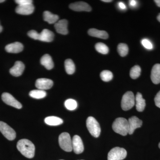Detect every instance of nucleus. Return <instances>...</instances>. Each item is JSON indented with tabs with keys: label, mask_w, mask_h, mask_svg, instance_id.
I'll list each match as a JSON object with an SVG mask.
<instances>
[{
	"label": "nucleus",
	"mask_w": 160,
	"mask_h": 160,
	"mask_svg": "<svg viewBox=\"0 0 160 160\" xmlns=\"http://www.w3.org/2000/svg\"><path fill=\"white\" fill-rule=\"evenodd\" d=\"M17 147L24 156L28 158L34 157L35 147L34 144L29 140L26 139L19 140L17 143Z\"/></svg>",
	"instance_id": "f257e3e1"
},
{
	"label": "nucleus",
	"mask_w": 160,
	"mask_h": 160,
	"mask_svg": "<svg viewBox=\"0 0 160 160\" xmlns=\"http://www.w3.org/2000/svg\"><path fill=\"white\" fill-rule=\"evenodd\" d=\"M28 35L33 39L47 42H51L54 38V33L47 29H44L41 33H38L35 30H30L28 32Z\"/></svg>",
	"instance_id": "f03ea898"
},
{
	"label": "nucleus",
	"mask_w": 160,
	"mask_h": 160,
	"mask_svg": "<svg viewBox=\"0 0 160 160\" xmlns=\"http://www.w3.org/2000/svg\"><path fill=\"white\" fill-rule=\"evenodd\" d=\"M113 131L121 135L126 136L129 132V126L128 121L123 118H117L112 126Z\"/></svg>",
	"instance_id": "7ed1b4c3"
},
{
	"label": "nucleus",
	"mask_w": 160,
	"mask_h": 160,
	"mask_svg": "<svg viewBox=\"0 0 160 160\" xmlns=\"http://www.w3.org/2000/svg\"><path fill=\"white\" fill-rule=\"evenodd\" d=\"M86 126L90 134L95 138H98L101 133V128L98 121L92 117H89L86 120Z\"/></svg>",
	"instance_id": "20e7f679"
},
{
	"label": "nucleus",
	"mask_w": 160,
	"mask_h": 160,
	"mask_svg": "<svg viewBox=\"0 0 160 160\" xmlns=\"http://www.w3.org/2000/svg\"><path fill=\"white\" fill-rule=\"evenodd\" d=\"M135 103L134 94L131 91H128L123 96L121 106L123 110L127 111L133 107Z\"/></svg>",
	"instance_id": "39448f33"
},
{
	"label": "nucleus",
	"mask_w": 160,
	"mask_h": 160,
	"mask_svg": "<svg viewBox=\"0 0 160 160\" xmlns=\"http://www.w3.org/2000/svg\"><path fill=\"white\" fill-rule=\"evenodd\" d=\"M59 144L61 148L66 152H71L72 150V140L70 135L67 132H63L59 137Z\"/></svg>",
	"instance_id": "423d86ee"
},
{
	"label": "nucleus",
	"mask_w": 160,
	"mask_h": 160,
	"mask_svg": "<svg viewBox=\"0 0 160 160\" xmlns=\"http://www.w3.org/2000/svg\"><path fill=\"white\" fill-rule=\"evenodd\" d=\"M127 152L124 148L115 147L109 152L108 160H122L126 157Z\"/></svg>",
	"instance_id": "0eeeda50"
},
{
	"label": "nucleus",
	"mask_w": 160,
	"mask_h": 160,
	"mask_svg": "<svg viewBox=\"0 0 160 160\" xmlns=\"http://www.w3.org/2000/svg\"><path fill=\"white\" fill-rule=\"evenodd\" d=\"M0 132L9 141L15 139L16 137L15 131L6 123L0 121Z\"/></svg>",
	"instance_id": "6e6552de"
},
{
	"label": "nucleus",
	"mask_w": 160,
	"mask_h": 160,
	"mask_svg": "<svg viewBox=\"0 0 160 160\" xmlns=\"http://www.w3.org/2000/svg\"><path fill=\"white\" fill-rule=\"evenodd\" d=\"M2 100L7 105L12 106L17 109H20L22 108V105L11 94L8 92H4L2 95Z\"/></svg>",
	"instance_id": "1a4fd4ad"
},
{
	"label": "nucleus",
	"mask_w": 160,
	"mask_h": 160,
	"mask_svg": "<svg viewBox=\"0 0 160 160\" xmlns=\"http://www.w3.org/2000/svg\"><path fill=\"white\" fill-rule=\"evenodd\" d=\"M72 150L76 154H80L84 151L82 141L79 136L75 135L72 138Z\"/></svg>",
	"instance_id": "9d476101"
},
{
	"label": "nucleus",
	"mask_w": 160,
	"mask_h": 160,
	"mask_svg": "<svg viewBox=\"0 0 160 160\" xmlns=\"http://www.w3.org/2000/svg\"><path fill=\"white\" fill-rule=\"evenodd\" d=\"M69 8L75 11H91V7L89 4L83 2H76L72 3L69 6Z\"/></svg>",
	"instance_id": "9b49d317"
},
{
	"label": "nucleus",
	"mask_w": 160,
	"mask_h": 160,
	"mask_svg": "<svg viewBox=\"0 0 160 160\" xmlns=\"http://www.w3.org/2000/svg\"><path fill=\"white\" fill-rule=\"evenodd\" d=\"M52 80L47 78H39L36 82V87L38 89L44 90L51 89L53 86Z\"/></svg>",
	"instance_id": "f8f14e48"
},
{
	"label": "nucleus",
	"mask_w": 160,
	"mask_h": 160,
	"mask_svg": "<svg viewBox=\"0 0 160 160\" xmlns=\"http://www.w3.org/2000/svg\"><path fill=\"white\" fill-rule=\"evenodd\" d=\"M34 6L33 4L26 5H18L15 9V11L18 14L28 15L33 13Z\"/></svg>",
	"instance_id": "ddd939ff"
},
{
	"label": "nucleus",
	"mask_w": 160,
	"mask_h": 160,
	"mask_svg": "<svg viewBox=\"0 0 160 160\" xmlns=\"http://www.w3.org/2000/svg\"><path fill=\"white\" fill-rule=\"evenodd\" d=\"M129 126V134H132L135 130L140 128L142 125V121L136 116H132L129 118L128 121Z\"/></svg>",
	"instance_id": "4468645a"
},
{
	"label": "nucleus",
	"mask_w": 160,
	"mask_h": 160,
	"mask_svg": "<svg viewBox=\"0 0 160 160\" xmlns=\"http://www.w3.org/2000/svg\"><path fill=\"white\" fill-rule=\"evenodd\" d=\"M55 29L58 33L62 35L68 33V21L66 19H62L58 21L54 25Z\"/></svg>",
	"instance_id": "2eb2a0df"
},
{
	"label": "nucleus",
	"mask_w": 160,
	"mask_h": 160,
	"mask_svg": "<svg viewBox=\"0 0 160 160\" xmlns=\"http://www.w3.org/2000/svg\"><path fill=\"white\" fill-rule=\"evenodd\" d=\"M25 66L22 62L17 61L15 63L14 66L9 70L12 75L14 77H19L22 74Z\"/></svg>",
	"instance_id": "dca6fc26"
},
{
	"label": "nucleus",
	"mask_w": 160,
	"mask_h": 160,
	"mask_svg": "<svg viewBox=\"0 0 160 160\" xmlns=\"http://www.w3.org/2000/svg\"><path fill=\"white\" fill-rule=\"evenodd\" d=\"M24 49V46L22 43L19 42L8 44L6 46V50L9 53H17L21 52Z\"/></svg>",
	"instance_id": "f3484780"
},
{
	"label": "nucleus",
	"mask_w": 160,
	"mask_h": 160,
	"mask_svg": "<svg viewBox=\"0 0 160 160\" xmlns=\"http://www.w3.org/2000/svg\"><path fill=\"white\" fill-rule=\"evenodd\" d=\"M151 79L152 82L155 84L160 83V64L155 65L152 69Z\"/></svg>",
	"instance_id": "a211bd4d"
},
{
	"label": "nucleus",
	"mask_w": 160,
	"mask_h": 160,
	"mask_svg": "<svg viewBox=\"0 0 160 160\" xmlns=\"http://www.w3.org/2000/svg\"><path fill=\"white\" fill-rule=\"evenodd\" d=\"M88 34L93 37L107 39L109 37L108 33L104 30H99L96 29H90L88 30Z\"/></svg>",
	"instance_id": "6ab92c4d"
},
{
	"label": "nucleus",
	"mask_w": 160,
	"mask_h": 160,
	"mask_svg": "<svg viewBox=\"0 0 160 160\" xmlns=\"http://www.w3.org/2000/svg\"><path fill=\"white\" fill-rule=\"evenodd\" d=\"M136 107L137 110L140 112L144 111L146 107V101L143 99L142 95L140 92H138L135 98Z\"/></svg>",
	"instance_id": "aec40b11"
},
{
	"label": "nucleus",
	"mask_w": 160,
	"mask_h": 160,
	"mask_svg": "<svg viewBox=\"0 0 160 160\" xmlns=\"http://www.w3.org/2000/svg\"><path fill=\"white\" fill-rule=\"evenodd\" d=\"M41 63L48 70L52 69L54 66L52 58L49 54H45L42 57L41 59Z\"/></svg>",
	"instance_id": "412c9836"
},
{
	"label": "nucleus",
	"mask_w": 160,
	"mask_h": 160,
	"mask_svg": "<svg viewBox=\"0 0 160 160\" xmlns=\"http://www.w3.org/2000/svg\"><path fill=\"white\" fill-rule=\"evenodd\" d=\"M43 18L44 21L49 24H55L59 19L58 16L52 14L49 11H46L43 13Z\"/></svg>",
	"instance_id": "4be33fe9"
},
{
	"label": "nucleus",
	"mask_w": 160,
	"mask_h": 160,
	"mask_svg": "<svg viewBox=\"0 0 160 160\" xmlns=\"http://www.w3.org/2000/svg\"><path fill=\"white\" fill-rule=\"evenodd\" d=\"M45 122L47 125L51 126H57L63 123L62 119L55 116L48 117L45 119Z\"/></svg>",
	"instance_id": "5701e85b"
},
{
	"label": "nucleus",
	"mask_w": 160,
	"mask_h": 160,
	"mask_svg": "<svg viewBox=\"0 0 160 160\" xmlns=\"http://www.w3.org/2000/svg\"><path fill=\"white\" fill-rule=\"evenodd\" d=\"M65 67L67 74H73L75 71V66L73 61L70 59L66 60L65 62Z\"/></svg>",
	"instance_id": "b1692460"
},
{
	"label": "nucleus",
	"mask_w": 160,
	"mask_h": 160,
	"mask_svg": "<svg viewBox=\"0 0 160 160\" xmlns=\"http://www.w3.org/2000/svg\"><path fill=\"white\" fill-rule=\"evenodd\" d=\"M31 97L35 99H42L45 98L46 96V92L41 89L33 90L30 91L29 93Z\"/></svg>",
	"instance_id": "393cba45"
},
{
	"label": "nucleus",
	"mask_w": 160,
	"mask_h": 160,
	"mask_svg": "<svg viewBox=\"0 0 160 160\" xmlns=\"http://www.w3.org/2000/svg\"><path fill=\"white\" fill-rule=\"evenodd\" d=\"M95 49L98 52L103 54H107L109 51L108 46L103 43H97L95 45Z\"/></svg>",
	"instance_id": "a878e982"
},
{
	"label": "nucleus",
	"mask_w": 160,
	"mask_h": 160,
	"mask_svg": "<svg viewBox=\"0 0 160 160\" xmlns=\"http://www.w3.org/2000/svg\"><path fill=\"white\" fill-rule=\"evenodd\" d=\"M118 51L121 56L125 57L128 53L129 48L126 44L120 43L118 46Z\"/></svg>",
	"instance_id": "bb28decb"
},
{
	"label": "nucleus",
	"mask_w": 160,
	"mask_h": 160,
	"mask_svg": "<svg viewBox=\"0 0 160 160\" xmlns=\"http://www.w3.org/2000/svg\"><path fill=\"white\" fill-rule=\"evenodd\" d=\"M141 69L139 66H135L131 68L130 71V76L131 78L136 79L140 76L141 74Z\"/></svg>",
	"instance_id": "cd10ccee"
},
{
	"label": "nucleus",
	"mask_w": 160,
	"mask_h": 160,
	"mask_svg": "<svg viewBox=\"0 0 160 160\" xmlns=\"http://www.w3.org/2000/svg\"><path fill=\"white\" fill-rule=\"evenodd\" d=\"M100 77L104 82H108L111 81L113 78V74L109 70H104L101 72Z\"/></svg>",
	"instance_id": "c85d7f7f"
},
{
	"label": "nucleus",
	"mask_w": 160,
	"mask_h": 160,
	"mask_svg": "<svg viewBox=\"0 0 160 160\" xmlns=\"http://www.w3.org/2000/svg\"><path fill=\"white\" fill-rule=\"evenodd\" d=\"M65 106L68 110H73L77 108L78 104L75 100L69 99L65 102Z\"/></svg>",
	"instance_id": "c756f323"
},
{
	"label": "nucleus",
	"mask_w": 160,
	"mask_h": 160,
	"mask_svg": "<svg viewBox=\"0 0 160 160\" xmlns=\"http://www.w3.org/2000/svg\"><path fill=\"white\" fill-rule=\"evenodd\" d=\"M142 45L146 49H151L153 48L152 44L149 40L147 39H143L142 41Z\"/></svg>",
	"instance_id": "7c9ffc66"
},
{
	"label": "nucleus",
	"mask_w": 160,
	"mask_h": 160,
	"mask_svg": "<svg viewBox=\"0 0 160 160\" xmlns=\"http://www.w3.org/2000/svg\"><path fill=\"white\" fill-rule=\"evenodd\" d=\"M15 2L18 5H26L32 4L33 1L31 0H16Z\"/></svg>",
	"instance_id": "2f4dec72"
},
{
	"label": "nucleus",
	"mask_w": 160,
	"mask_h": 160,
	"mask_svg": "<svg viewBox=\"0 0 160 160\" xmlns=\"http://www.w3.org/2000/svg\"><path fill=\"white\" fill-rule=\"evenodd\" d=\"M156 106L160 108V91L157 94L154 98Z\"/></svg>",
	"instance_id": "473e14b6"
},
{
	"label": "nucleus",
	"mask_w": 160,
	"mask_h": 160,
	"mask_svg": "<svg viewBox=\"0 0 160 160\" xmlns=\"http://www.w3.org/2000/svg\"><path fill=\"white\" fill-rule=\"evenodd\" d=\"M129 2L130 6H132V7H134V6H136V1H135V0H131V1H129Z\"/></svg>",
	"instance_id": "72a5a7b5"
},
{
	"label": "nucleus",
	"mask_w": 160,
	"mask_h": 160,
	"mask_svg": "<svg viewBox=\"0 0 160 160\" xmlns=\"http://www.w3.org/2000/svg\"><path fill=\"white\" fill-rule=\"evenodd\" d=\"M118 6H119L120 8L122 9H126V5L124 3L122 2H120L118 3Z\"/></svg>",
	"instance_id": "f704fd0d"
},
{
	"label": "nucleus",
	"mask_w": 160,
	"mask_h": 160,
	"mask_svg": "<svg viewBox=\"0 0 160 160\" xmlns=\"http://www.w3.org/2000/svg\"><path fill=\"white\" fill-rule=\"evenodd\" d=\"M154 2L157 4L158 6L160 7V0H155Z\"/></svg>",
	"instance_id": "c9c22d12"
},
{
	"label": "nucleus",
	"mask_w": 160,
	"mask_h": 160,
	"mask_svg": "<svg viewBox=\"0 0 160 160\" xmlns=\"http://www.w3.org/2000/svg\"><path fill=\"white\" fill-rule=\"evenodd\" d=\"M102 2H111L112 1V0H102Z\"/></svg>",
	"instance_id": "e433bc0d"
},
{
	"label": "nucleus",
	"mask_w": 160,
	"mask_h": 160,
	"mask_svg": "<svg viewBox=\"0 0 160 160\" xmlns=\"http://www.w3.org/2000/svg\"><path fill=\"white\" fill-rule=\"evenodd\" d=\"M157 19L158 21H159V22H160V13L158 15V16L157 17Z\"/></svg>",
	"instance_id": "4c0bfd02"
},
{
	"label": "nucleus",
	"mask_w": 160,
	"mask_h": 160,
	"mask_svg": "<svg viewBox=\"0 0 160 160\" xmlns=\"http://www.w3.org/2000/svg\"><path fill=\"white\" fill-rule=\"evenodd\" d=\"M3 28L2 26H1V24H0V33L2 31Z\"/></svg>",
	"instance_id": "58836bf2"
},
{
	"label": "nucleus",
	"mask_w": 160,
	"mask_h": 160,
	"mask_svg": "<svg viewBox=\"0 0 160 160\" xmlns=\"http://www.w3.org/2000/svg\"><path fill=\"white\" fill-rule=\"evenodd\" d=\"M5 2V0H0V3L4 2Z\"/></svg>",
	"instance_id": "ea45409f"
},
{
	"label": "nucleus",
	"mask_w": 160,
	"mask_h": 160,
	"mask_svg": "<svg viewBox=\"0 0 160 160\" xmlns=\"http://www.w3.org/2000/svg\"><path fill=\"white\" fill-rule=\"evenodd\" d=\"M158 146H159V148L160 149V142L159 143V144Z\"/></svg>",
	"instance_id": "a19ab883"
},
{
	"label": "nucleus",
	"mask_w": 160,
	"mask_h": 160,
	"mask_svg": "<svg viewBox=\"0 0 160 160\" xmlns=\"http://www.w3.org/2000/svg\"></svg>",
	"instance_id": "79ce46f5"
},
{
	"label": "nucleus",
	"mask_w": 160,
	"mask_h": 160,
	"mask_svg": "<svg viewBox=\"0 0 160 160\" xmlns=\"http://www.w3.org/2000/svg\"></svg>",
	"instance_id": "37998d69"
}]
</instances>
